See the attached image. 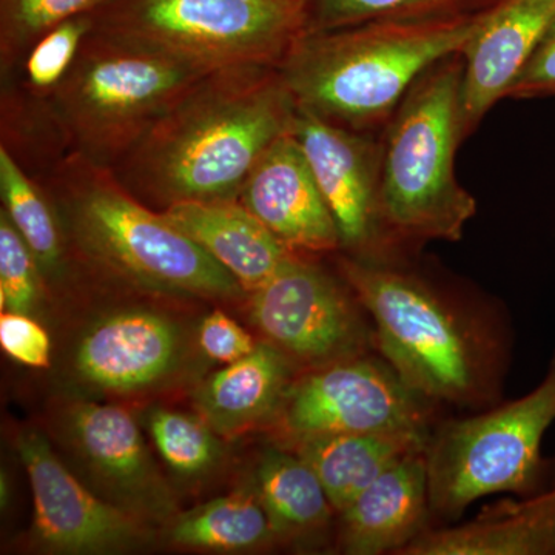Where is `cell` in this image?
I'll return each instance as SVG.
<instances>
[{"instance_id":"6da1fadb","label":"cell","mask_w":555,"mask_h":555,"mask_svg":"<svg viewBox=\"0 0 555 555\" xmlns=\"http://www.w3.org/2000/svg\"><path fill=\"white\" fill-rule=\"evenodd\" d=\"M297 102L276 67H233L201 78L113 167L139 199L163 210L238 198L266 150L291 133Z\"/></svg>"},{"instance_id":"7a4b0ae2","label":"cell","mask_w":555,"mask_h":555,"mask_svg":"<svg viewBox=\"0 0 555 555\" xmlns=\"http://www.w3.org/2000/svg\"><path fill=\"white\" fill-rule=\"evenodd\" d=\"M486 11L306 33L276 69L298 107L346 129L375 133L423 73L463 53Z\"/></svg>"},{"instance_id":"3957f363","label":"cell","mask_w":555,"mask_h":555,"mask_svg":"<svg viewBox=\"0 0 555 555\" xmlns=\"http://www.w3.org/2000/svg\"><path fill=\"white\" fill-rule=\"evenodd\" d=\"M49 179L65 232L83 257L113 275L163 294L210 299L246 294L163 211L144 206L112 167L68 152Z\"/></svg>"},{"instance_id":"277c9868","label":"cell","mask_w":555,"mask_h":555,"mask_svg":"<svg viewBox=\"0 0 555 555\" xmlns=\"http://www.w3.org/2000/svg\"><path fill=\"white\" fill-rule=\"evenodd\" d=\"M463 54L423 73L379 134V214L390 244L463 238L477 201L455 175L465 141Z\"/></svg>"},{"instance_id":"5b68a950","label":"cell","mask_w":555,"mask_h":555,"mask_svg":"<svg viewBox=\"0 0 555 555\" xmlns=\"http://www.w3.org/2000/svg\"><path fill=\"white\" fill-rule=\"evenodd\" d=\"M338 268L366 310L377 350L412 389L456 406H477L489 396L492 347L473 318L389 261L346 255Z\"/></svg>"},{"instance_id":"8992f818","label":"cell","mask_w":555,"mask_h":555,"mask_svg":"<svg viewBox=\"0 0 555 555\" xmlns=\"http://www.w3.org/2000/svg\"><path fill=\"white\" fill-rule=\"evenodd\" d=\"M208 69L91 31L51 96V118L69 152L115 167Z\"/></svg>"},{"instance_id":"52a82bcc","label":"cell","mask_w":555,"mask_h":555,"mask_svg":"<svg viewBox=\"0 0 555 555\" xmlns=\"http://www.w3.org/2000/svg\"><path fill=\"white\" fill-rule=\"evenodd\" d=\"M93 31L208 72L278 67L308 28L309 0H109Z\"/></svg>"},{"instance_id":"ba28073f","label":"cell","mask_w":555,"mask_h":555,"mask_svg":"<svg viewBox=\"0 0 555 555\" xmlns=\"http://www.w3.org/2000/svg\"><path fill=\"white\" fill-rule=\"evenodd\" d=\"M554 422L555 352L528 396L433 430L425 451L430 513L452 521L486 495L534 494L543 437Z\"/></svg>"},{"instance_id":"9c48e42d","label":"cell","mask_w":555,"mask_h":555,"mask_svg":"<svg viewBox=\"0 0 555 555\" xmlns=\"http://www.w3.org/2000/svg\"><path fill=\"white\" fill-rule=\"evenodd\" d=\"M430 403L385 358H346L292 382L276 420L288 440L385 434L429 440Z\"/></svg>"},{"instance_id":"30bf717a","label":"cell","mask_w":555,"mask_h":555,"mask_svg":"<svg viewBox=\"0 0 555 555\" xmlns=\"http://www.w3.org/2000/svg\"><path fill=\"white\" fill-rule=\"evenodd\" d=\"M250 295L251 320L291 360L315 369L375 346L374 327L349 284L302 255Z\"/></svg>"},{"instance_id":"8fae6325","label":"cell","mask_w":555,"mask_h":555,"mask_svg":"<svg viewBox=\"0 0 555 555\" xmlns=\"http://www.w3.org/2000/svg\"><path fill=\"white\" fill-rule=\"evenodd\" d=\"M292 133L308 159L349 257L387 261L392 247L379 214V138L298 107Z\"/></svg>"},{"instance_id":"7c38bea8","label":"cell","mask_w":555,"mask_h":555,"mask_svg":"<svg viewBox=\"0 0 555 555\" xmlns=\"http://www.w3.org/2000/svg\"><path fill=\"white\" fill-rule=\"evenodd\" d=\"M17 449L35 502L36 540L62 554H108L133 550L147 539L138 514L91 494L54 455L36 430L22 434Z\"/></svg>"},{"instance_id":"4fadbf2b","label":"cell","mask_w":555,"mask_h":555,"mask_svg":"<svg viewBox=\"0 0 555 555\" xmlns=\"http://www.w3.org/2000/svg\"><path fill=\"white\" fill-rule=\"evenodd\" d=\"M184 346L181 327L169 317L150 309H120L82 335L73 364L80 382L94 390L139 392L177 371Z\"/></svg>"},{"instance_id":"5bb4252c","label":"cell","mask_w":555,"mask_h":555,"mask_svg":"<svg viewBox=\"0 0 555 555\" xmlns=\"http://www.w3.org/2000/svg\"><path fill=\"white\" fill-rule=\"evenodd\" d=\"M238 199L294 254L339 250L337 224L292 131L266 150Z\"/></svg>"},{"instance_id":"9a60e30c","label":"cell","mask_w":555,"mask_h":555,"mask_svg":"<svg viewBox=\"0 0 555 555\" xmlns=\"http://www.w3.org/2000/svg\"><path fill=\"white\" fill-rule=\"evenodd\" d=\"M555 24V0H499L463 50L462 122L473 134Z\"/></svg>"},{"instance_id":"2e32d148","label":"cell","mask_w":555,"mask_h":555,"mask_svg":"<svg viewBox=\"0 0 555 555\" xmlns=\"http://www.w3.org/2000/svg\"><path fill=\"white\" fill-rule=\"evenodd\" d=\"M69 436L94 473L131 513L166 520L175 509L169 486L152 462L141 430L126 409L80 403L69 412Z\"/></svg>"},{"instance_id":"e0dca14e","label":"cell","mask_w":555,"mask_h":555,"mask_svg":"<svg viewBox=\"0 0 555 555\" xmlns=\"http://www.w3.org/2000/svg\"><path fill=\"white\" fill-rule=\"evenodd\" d=\"M160 211L232 273L246 294L264 286L298 255L238 198L185 201Z\"/></svg>"},{"instance_id":"ac0fdd59","label":"cell","mask_w":555,"mask_h":555,"mask_svg":"<svg viewBox=\"0 0 555 555\" xmlns=\"http://www.w3.org/2000/svg\"><path fill=\"white\" fill-rule=\"evenodd\" d=\"M429 485L425 452L387 469L339 513L346 554H401L427 528Z\"/></svg>"},{"instance_id":"d6986e66","label":"cell","mask_w":555,"mask_h":555,"mask_svg":"<svg viewBox=\"0 0 555 555\" xmlns=\"http://www.w3.org/2000/svg\"><path fill=\"white\" fill-rule=\"evenodd\" d=\"M401 555H555V488L466 525L426 528Z\"/></svg>"},{"instance_id":"ffe728a7","label":"cell","mask_w":555,"mask_h":555,"mask_svg":"<svg viewBox=\"0 0 555 555\" xmlns=\"http://www.w3.org/2000/svg\"><path fill=\"white\" fill-rule=\"evenodd\" d=\"M292 360L272 343L215 372L196 389L195 406L219 436H236L276 418L292 382Z\"/></svg>"},{"instance_id":"44dd1931","label":"cell","mask_w":555,"mask_h":555,"mask_svg":"<svg viewBox=\"0 0 555 555\" xmlns=\"http://www.w3.org/2000/svg\"><path fill=\"white\" fill-rule=\"evenodd\" d=\"M427 441L385 434H334L294 440L292 451L315 473L339 514L387 469L425 452Z\"/></svg>"},{"instance_id":"7402d4cb","label":"cell","mask_w":555,"mask_h":555,"mask_svg":"<svg viewBox=\"0 0 555 555\" xmlns=\"http://www.w3.org/2000/svg\"><path fill=\"white\" fill-rule=\"evenodd\" d=\"M254 488L276 540L321 531L337 513L315 473L287 449H268L262 454Z\"/></svg>"},{"instance_id":"603a6c76","label":"cell","mask_w":555,"mask_h":555,"mask_svg":"<svg viewBox=\"0 0 555 555\" xmlns=\"http://www.w3.org/2000/svg\"><path fill=\"white\" fill-rule=\"evenodd\" d=\"M169 537L179 546L222 553L258 550L276 540L255 489L219 496L182 514L171 524Z\"/></svg>"},{"instance_id":"cb8c5ba5","label":"cell","mask_w":555,"mask_h":555,"mask_svg":"<svg viewBox=\"0 0 555 555\" xmlns=\"http://www.w3.org/2000/svg\"><path fill=\"white\" fill-rule=\"evenodd\" d=\"M0 198L3 214L30 248L43 276H60L65 258L60 211L5 144L0 145Z\"/></svg>"},{"instance_id":"d4e9b609","label":"cell","mask_w":555,"mask_h":555,"mask_svg":"<svg viewBox=\"0 0 555 555\" xmlns=\"http://www.w3.org/2000/svg\"><path fill=\"white\" fill-rule=\"evenodd\" d=\"M496 2L499 0H309L306 33L339 30L369 22L465 16L489 10Z\"/></svg>"},{"instance_id":"484cf974","label":"cell","mask_w":555,"mask_h":555,"mask_svg":"<svg viewBox=\"0 0 555 555\" xmlns=\"http://www.w3.org/2000/svg\"><path fill=\"white\" fill-rule=\"evenodd\" d=\"M109 0H0V72H17L33 43L61 22L93 13Z\"/></svg>"},{"instance_id":"4316f807","label":"cell","mask_w":555,"mask_h":555,"mask_svg":"<svg viewBox=\"0 0 555 555\" xmlns=\"http://www.w3.org/2000/svg\"><path fill=\"white\" fill-rule=\"evenodd\" d=\"M93 27V14H80L61 22L33 43L17 68L31 96L43 102L51 100L72 72Z\"/></svg>"},{"instance_id":"83f0119b","label":"cell","mask_w":555,"mask_h":555,"mask_svg":"<svg viewBox=\"0 0 555 555\" xmlns=\"http://www.w3.org/2000/svg\"><path fill=\"white\" fill-rule=\"evenodd\" d=\"M149 427L164 462L181 476L207 473L221 455L215 430L195 416L155 409L150 414Z\"/></svg>"},{"instance_id":"f1b7e54d","label":"cell","mask_w":555,"mask_h":555,"mask_svg":"<svg viewBox=\"0 0 555 555\" xmlns=\"http://www.w3.org/2000/svg\"><path fill=\"white\" fill-rule=\"evenodd\" d=\"M43 273L30 248L0 210V308L2 312H35L42 297Z\"/></svg>"},{"instance_id":"f546056e","label":"cell","mask_w":555,"mask_h":555,"mask_svg":"<svg viewBox=\"0 0 555 555\" xmlns=\"http://www.w3.org/2000/svg\"><path fill=\"white\" fill-rule=\"evenodd\" d=\"M0 345L11 358L25 366L47 367L50 364L49 334L27 313L2 312Z\"/></svg>"},{"instance_id":"4dcf8cb0","label":"cell","mask_w":555,"mask_h":555,"mask_svg":"<svg viewBox=\"0 0 555 555\" xmlns=\"http://www.w3.org/2000/svg\"><path fill=\"white\" fill-rule=\"evenodd\" d=\"M199 345L208 357L230 364L254 352L258 343L236 321L217 309L201 324Z\"/></svg>"},{"instance_id":"1f68e13d","label":"cell","mask_w":555,"mask_h":555,"mask_svg":"<svg viewBox=\"0 0 555 555\" xmlns=\"http://www.w3.org/2000/svg\"><path fill=\"white\" fill-rule=\"evenodd\" d=\"M555 96V24L507 91L511 100Z\"/></svg>"}]
</instances>
